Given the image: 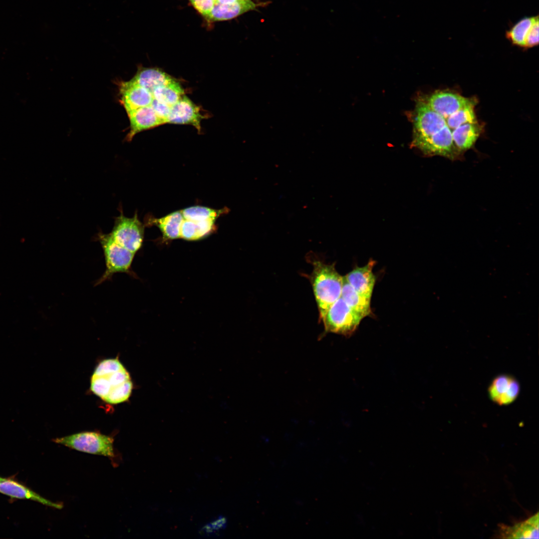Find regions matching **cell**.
Here are the masks:
<instances>
[{"label": "cell", "mask_w": 539, "mask_h": 539, "mask_svg": "<svg viewBox=\"0 0 539 539\" xmlns=\"http://www.w3.org/2000/svg\"><path fill=\"white\" fill-rule=\"evenodd\" d=\"M412 145L427 156H441L455 160L461 157L444 118L423 98L418 99L413 114Z\"/></svg>", "instance_id": "cell-1"}, {"label": "cell", "mask_w": 539, "mask_h": 539, "mask_svg": "<svg viewBox=\"0 0 539 539\" xmlns=\"http://www.w3.org/2000/svg\"><path fill=\"white\" fill-rule=\"evenodd\" d=\"M132 389L130 374L117 358L101 361L91 376V390L108 403L116 404L127 401Z\"/></svg>", "instance_id": "cell-2"}, {"label": "cell", "mask_w": 539, "mask_h": 539, "mask_svg": "<svg viewBox=\"0 0 539 539\" xmlns=\"http://www.w3.org/2000/svg\"><path fill=\"white\" fill-rule=\"evenodd\" d=\"M312 264L310 279L322 319L328 308L341 296L343 276L336 270L334 264L327 265L314 261Z\"/></svg>", "instance_id": "cell-3"}, {"label": "cell", "mask_w": 539, "mask_h": 539, "mask_svg": "<svg viewBox=\"0 0 539 539\" xmlns=\"http://www.w3.org/2000/svg\"><path fill=\"white\" fill-rule=\"evenodd\" d=\"M97 237L103 250L106 268L95 285L110 279L115 273H130L135 254L117 243L110 233L99 232Z\"/></svg>", "instance_id": "cell-4"}, {"label": "cell", "mask_w": 539, "mask_h": 539, "mask_svg": "<svg viewBox=\"0 0 539 539\" xmlns=\"http://www.w3.org/2000/svg\"><path fill=\"white\" fill-rule=\"evenodd\" d=\"M55 443L80 452L101 455L110 459L116 457L114 439L99 432H82L53 440Z\"/></svg>", "instance_id": "cell-5"}, {"label": "cell", "mask_w": 539, "mask_h": 539, "mask_svg": "<svg viewBox=\"0 0 539 539\" xmlns=\"http://www.w3.org/2000/svg\"><path fill=\"white\" fill-rule=\"evenodd\" d=\"M321 320L326 332L349 336L356 330L362 318L340 297L328 308Z\"/></svg>", "instance_id": "cell-6"}, {"label": "cell", "mask_w": 539, "mask_h": 539, "mask_svg": "<svg viewBox=\"0 0 539 539\" xmlns=\"http://www.w3.org/2000/svg\"><path fill=\"white\" fill-rule=\"evenodd\" d=\"M120 213L116 217L110 234L117 243L135 254L143 244L144 225L139 220L136 212L132 218L125 216L122 210Z\"/></svg>", "instance_id": "cell-7"}, {"label": "cell", "mask_w": 539, "mask_h": 539, "mask_svg": "<svg viewBox=\"0 0 539 539\" xmlns=\"http://www.w3.org/2000/svg\"><path fill=\"white\" fill-rule=\"evenodd\" d=\"M426 103L443 117H446L470 104L475 100L448 91H436L424 98Z\"/></svg>", "instance_id": "cell-8"}, {"label": "cell", "mask_w": 539, "mask_h": 539, "mask_svg": "<svg viewBox=\"0 0 539 539\" xmlns=\"http://www.w3.org/2000/svg\"><path fill=\"white\" fill-rule=\"evenodd\" d=\"M204 118L200 107L184 94L171 107L166 123L191 125L200 132L201 122Z\"/></svg>", "instance_id": "cell-9"}, {"label": "cell", "mask_w": 539, "mask_h": 539, "mask_svg": "<svg viewBox=\"0 0 539 539\" xmlns=\"http://www.w3.org/2000/svg\"><path fill=\"white\" fill-rule=\"evenodd\" d=\"M520 391L519 382L509 375H500L492 381L488 388L490 399L499 405H507L513 403L518 397Z\"/></svg>", "instance_id": "cell-10"}, {"label": "cell", "mask_w": 539, "mask_h": 539, "mask_svg": "<svg viewBox=\"0 0 539 539\" xmlns=\"http://www.w3.org/2000/svg\"><path fill=\"white\" fill-rule=\"evenodd\" d=\"M120 93L121 103L126 112L150 105L153 100L152 93L132 79L120 83Z\"/></svg>", "instance_id": "cell-11"}, {"label": "cell", "mask_w": 539, "mask_h": 539, "mask_svg": "<svg viewBox=\"0 0 539 539\" xmlns=\"http://www.w3.org/2000/svg\"><path fill=\"white\" fill-rule=\"evenodd\" d=\"M130 123L129 132L126 140L131 141L137 133L165 124L160 118L151 105L127 112Z\"/></svg>", "instance_id": "cell-12"}, {"label": "cell", "mask_w": 539, "mask_h": 539, "mask_svg": "<svg viewBox=\"0 0 539 539\" xmlns=\"http://www.w3.org/2000/svg\"><path fill=\"white\" fill-rule=\"evenodd\" d=\"M375 262L370 260L362 267L354 269L344 277L349 284L361 295L371 298L375 283V276L372 272Z\"/></svg>", "instance_id": "cell-13"}, {"label": "cell", "mask_w": 539, "mask_h": 539, "mask_svg": "<svg viewBox=\"0 0 539 539\" xmlns=\"http://www.w3.org/2000/svg\"><path fill=\"white\" fill-rule=\"evenodd\" d=\"M261 4L255 3L252 0H238L229 4L216 3L206 19L210 22L230 20L248 11L255 10Z\"/></svg>", "instance_id": "cell-14"}, {"label": "cell", "mask_w": 539, "mask_h": 539, "mask_svg": "<svg viewBox=\"0 0 539 539\" xmlns=\"http://www.w3.org/2000/svg\"><path fill=\"white\" fill-rule=\"evenodd\" d=\"M0 493L13 498L32 500L44 505L61 509L63 505L47 500L20 483L11 479L0 481Z\"/></svg>", "instance_id": "cell-15"}, {"label": "cell", "mask_w": 539, "mask_h": 539, "mask_svg": "<svg viewBox=\"0 0 539 539\" xmlns=\"http://www.w3.org/2000/svg\"><path fill=\"white\" fill-rule=\"evenodd\" d=\"M498 535L502 538L538 539L539 514L513 526L502 525Z\"/></svg>", "instance_id": "cell-16"}, {"label": "cell", "mask_w": 539, "mask_h": 539, "mask_svg": "<svg viewBox=\"0 0 539 539\" xmlns=\"http://www.w3.org/2000/svg\"><path fill=\"white\" fill-rule=\"evenodd\" d=\"M481 131L480 125L477 122L463 124L452 132L455 146L462 156L474 146Z\"/></svg>", "instance_id": "cell-17"}, {"label": "cell", "mask_w": 539, "mask_h": 539, "mask_svg": "<svg viewBox=\"0 0 539 539\" xmlns=\"http://www.w3.org/2000/svg\"><path fill=\"white\" fill-rule=\"evenodd\" d=\"M184 219L181 212L176 211L161 218H147L146 224L157 227L164 239L174 240L180 238L181 227Z\"/></svg>", "instance_id": "cell-18"}, {"label": "cell", "mask_w": 539, "mask_h": 539, "mask_svg": "<svg viewBox=\"0 0 539 539\" xmlns=\"http://www.w3.org/2000/svg\"><path fill=\"white\" fill-rule=\"evenodd\" d=\"M347 304L362 319L371 313V298L356 291L343 276L341 296Z\"/></svg>", "instance_id": "cell-19"}, {"label": "cell", "mask_w": 539, "mask_h": 539, "mask_svg": "<svg viewBox=\"0 0 539 539\" xmlns=\"http://www.w3.org/2000/svg\"><path fill=\"white\" fill-rule=\"evenodd\" d=\"M132 79L151 93L158 86L174 80L170 75L159 68L144 67L139 68Z\"/></svg>", "instance_id": "cell-20"}, {"label": "cell", "mask_w": 539, "mask_h": 539, "mask_svg": "<svg viewBox=\"0 0 539 539\" xmlns=\"http://www.w3.org/2000/svg\"><path fill=\"white\" fill-rule=\"evenodd\" d=\"M215 222L212 220L194 221L184 219L181 227L180 238L188 241L201 240L215 231Z\"/></svg>", "instance_id": "cell-21"}, {"label": "cell", "mask_w": 539, "mask_h": 539, "mask_svg": "<svg viewBox=\"0 0 539 539\" xmlns=\"http://www.w3.org/2000/svg\"><path fill=\"white\" fill-rule=\"evenodd\" d=\"M152 93L154 99L171 107L184 95V90L181 84L174 79L158 86Z\"/></svg>", "instance_id": "cell-22"}, {"label": "cell", "mask_w": 539, "mask_h": 539, "mask_svg": "<svg viewBox=\"0 0 539 539\" xmlns=\"http://www.w3.org/2000/svg\"><path fill=\"white\" fill-rule=\"evenodd\" d=\"M185 220L201 221L206 220L216 221L221 215L229 212L228 208L216 210L201 206L188 207L181 211Z\"/></svg>", "instance_id": "cell-23"}, {"label": "cell", "mask_w": 539, "mask_h": 539, "mask_svg": "<svg viewBox=\"0 0 539 539\" xmlns=\"http://www.w3.org/2000/svg\"><path fill=\"white\" fill-rule=\"evenodd\" d=\"M536 17V16H526L519 20L506 31V36L507 38L511 40L512 43L525 47L526 37Z\"/></svg>", "instance_id": "cell-24"}, {"label": "cell", "mask_w": 539, "mask_h": 539, "mask_svg": "<svg viewBox=\"0 0 539 539\" xmlns=\"http://www.w3.org/2000/svg\"><path fill=\"white\" fill-rule=\"evenodd\" d=\"M476 103L470 104L451 115L443 117L451 133L456 128L468 123L477 122L475 112Z\"/></svg>", "instance_id": "cell-25"}, {"label": "cell", "mask_w": 539, "mask_h": 539, "mask_svg": "<svg viewBox=\"0 0 539 539\" xmlns=\"http://www.w3.org/2000/svg\"><path fill=\"white\" fill-rule=\"evenodd\" d=\"M539 16L537 15L526 37L525 47H532L539 44Z\"/></svg>", "instance_id": "cell-26"}, {"label": "cell", "mask_w": 539, "mask_h": 539, "mask_svg": "<svg viewBox=\"0 0 539 539\" xmlns=\"http://www.w3.org/2000/svg\"><path fill=\"white\" fill-rule=\"evenodd\" d=\"M193 7L205 19L210 14L215 0H189Z\"/></svg>", "instance_id": "cell-27"}, {"label": "cell", "mask_w": 539, "mask_h": 539, "mask_svg": "<svg viewBox=\"0 0 539 539\" xmlns=\"http://www.w3.org/2000/svg\"><path fill=\"white\" fill-rule=\"evenodd\" d=\"M157 116L166 123V119L169 114L171 107L153 98L150 105Z\"/></svg>", "instance_id": "cell-28"}, {"label": "cell", "mask_w": 539, "mask_h": 539, "mask_svg": "<svg viewBox=\"0 0 539 539\" xmlns=\"http://www.w3.org/2000/svg\"><path fill=\"white\" fill-rule=\"evenodd\" d=\"M226 524V520L224 518H219L205 526L204 531L207 533H210L220 530L225 527Z\"/></svg>", "instance_id": "cell-29"}, {"label": "cell", "mask_w": 539, "mask_h": 539, "mask_svg": "<svg viewBox=\"0 0 539 539\" xmlns=\"http://www.w3.org/2000/svg\"><path fill=\"white\" fill-rule=\"evenodd\" d=\"M238 0H215L214 4L216 3L220 4H229L233 3Z\"/></svg>", "instance_id": "cell-30"}, {"label": "cell", "mask_w": 539, "mask_h": 539, "mask_svg": "<svg viewBox=\"0 0 539 539\" xmlns=\"http://www.w3.org/2000/svg\"><path fill=\"white\" fill-rule=\"evenodd\" d=\"M2 479V478H1V477H0V480H1Z\"/></svg>", "instance_id": "cell-31"}]
</instances>
